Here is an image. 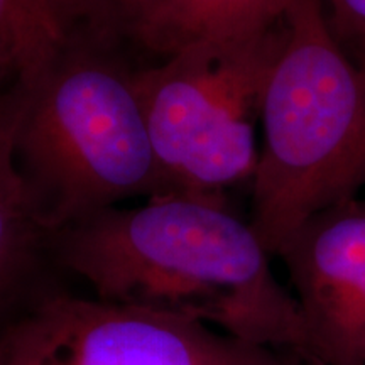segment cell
Listing matches in <instances>:
<instances>
[{
    "mask_svg": "<svg viewBox=\"0 0 365 365\" xmlns=\"http://www.w3.org/2000/svg\"><path fill=\"white\" fill-rule=\"evenodd\" d=\"M53 247L59 271L93 298L193 319L307 362L298 303L227 198L166 195L107 208L58 230Z\"/></svg>",
    "mask_w": 365,
    "mask_h": 365,
    "instance_id": "obj_1",
    "label": "cell"
},
{
    "mask_svg": "<svg viewBox=\"0 0 365 365\" xmlns=\"http://www.w3.org/2000/svg\"><path fill=\"white\" fill-rule=\"evenodd\" d=\"M125 44L85 29L21 85L16 164L54 234L129 198L163 196Z\"/></svg>",
    "mask_w": 365,
    "mask_h": 365,
    "instance_id": "obj_2",
    "label": "cell"
},
{
    "mask_svg": "<svg viewBox=\"0 0 365 365\" xmlns=\"http://www.w3.org/2000/svg\"><path fill=\"white\" fill-rule=\"evenodd\" d=\"M250 227L272 257L309 218L365 188V68L328 27L322 0H293L261 105Z\"/></svg>",
    "mask_w": 365,
    "mask_h": 365,
    "instance_id": "obj_3",
    "label": "cell"
},
{
    "mask_svg": "<svg viewBox=\"0 0 365 365\" xmlns=\"http://www.w3.org/2000/svg\"><path fill=\"white\" fill-rule=\"evenodd\" d=\"M282 39L284 19L257 38L196 43L137 66L163 196L227 198V190L252 181L255 122Z\"/></svg>",
    "mask_w": 365,
    "mask_h": 365,
    "instance_id": "obj_4",
    "label": "cell"
},
{
    "mask_svg": "<svg viewBox=\"0 0 365 365\" xmlns=\"http://www.w3.org/2000/svg\"><path fill=\"white\" fill-rule=\"evenodd\" d=\"M0 365H308L205 323L58 289L0 335Z\"/></svg>",
    "mask_w": 365,
    "mask_h": 365,
    "instance_id": "obj_5",
    "label": "cell"
},
{
    "mask_svg": "<svg viewBox=\"0 0 365 365\" xmlns=\"http://www.w3.org/2000/svg\"><path fill=\"white\" fill-rule=\"evenodd\" d=\"M277 257L298 303L308 365H365V200L318 213Z\"/></svg>",
    "mask_w": 365,
    "mask_h": 365,
    "instance_id": "obj_6",
    "label": "cell"
},
{
    "mask_svg": "<svg viewBox=\"0 0 365 365\" xmlns=\"http://www.w3.org/2000/svg\"><path fill=\"white\" fill-rule=\"evenodd\" d=\"M22 86L0 80V331L61 289L54 232L41 218L16 164ZM0 333V335H2Z\"/></svg>",
    "mask_w": 365,
    "mask_h": 365,
    "instance_id": "obj_7",
    "label": "cell"
},
{
    "mask_svg": "<svg viewBox=\"0 0 365 365\" xmlns=\"http://www.w3.org/2000/svg\"><path fill=\"white\" fill-rule=\"evenodd\" d=\"M293 0H161L134 36L158 59L196 43L257 38L284 19Z\"/></svg>",
    "mask_w": 365,
    "mask_h": 365,
    "instance_id": "obj_8",
    "label": "cell"
},
{
    "mask_svg": "<svg viewBox=\"0 0 365 365\" xmlns=\"http://www.w3.org/2000/svg\"><path fill=\"white\" fill-rule=\"evenodd\" d=\"M85 29L86 0H0V80L29 83Z\"/></svg>",
    "mask_w": 365,
    "mask_h": 365,
    "instance_id": "obj_9",
    "label": "cell"
},
{
    "mask_svg": "<svg viewBox=\"0 0 365 365\" xmlns=\"http://www.w3.org/2000/svg\"><path fill=\"white\" fill-rule=\"evenodd\" d=\"M161 0H86L88 26L107 38L134 43V36Z\"/></svg>",
    "mask_w": 365,
    "mask_h": 365,
    "instance_id": "obj_10",
    "label": "cell"
},
{
    "mask_svg": "<svg viewBox=\"0 0 365 365\" xmlns=\"http://www.w3.org/2000/svg\"><path fill=\"white\" fill-rule=\"evenodd\" d=\"M333 38L365 68V0H322Z\"/></svg>",
    "mask_w": 365,
    "mask_h": 365,
    "instance_id": "obj_11",
    "label": "cell"
}]
</instances>
